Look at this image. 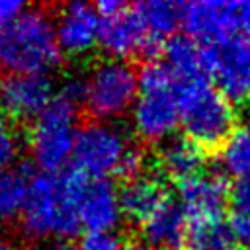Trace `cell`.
Returning a JSON list of instances; mask_svg holds the SVG:
<instances>
[{"label":"cell","instance_id":"34","mask_svg":"<svg viewBox=\"0 0 250 250\" xmlns=\"http://www.w3.org/2000/svg\"><path fill=\"white\" fill-rule=\"evenodd\" d=\"M0 250H12V246H10L6 240H2V238H0Z\"/></svg>","mask_w":250,"mask_h":250},{"label":"cell","instance_id":"15","mask_svg":"<svg viewBox=\"0 0 250 250\" xmlns=\"http://www.w3.org/2000/svg\"><path fill=\"white\" fill-rule=\"evenodd\" d=\"M141 229L146 244L158 250H180L188 229L186 211L180 203L166 199L141 223Z\"/></svg>","mask_w":250,"mask_h":250},{"label":"cell","instance_id":"12","mask_svg":"<svg viewBox=\"0 0 250 250\" xmlns=\"http://www.w3.org/2000/svg\"><path fill=\"white\" fill-rule=\"evenodd\" d=\"M53 23L61 53L80 57L86 55L98 43L100 16L96 8L86 2L64 4L55 16Z\"/></svg>","mask_w":250,"mask_h":250},{"label":"cell","instance_id":"1","mask_svg":"<svg viewBox=\"0 0 250 250\" xmlns=\"http://www.w3.org/2000/svg\"><path fill=\"white\" fill-rule=\"evenodd\" d=\"M84 174L43 172L31 176L29 197L20 217L21 232L31 240L70 238L82 227L76 195Z\"/></svg>","mask_w":250,"mask_h":250},{"label":"cell","instance_id":"5","mask_svg":"<svg viewBox=\"0 0 250 250\" xmlns=\"http://www.w3.org/2000/svg\"><path fill=\"white\" fill-rule=\"evenodd\" d=\"M76 104L57 96L33 121L29 131V154L43 172H59L74 154Z\"/></svg>","mask_w":250,"mask_h":250},{"label":"cell","instance_id":"33","mask_svg":"<svg viewBox=\"0 0 250 250\" xmlns=\"http://www.w3.org/2000/svg\"><path fill=\"white\" fill-rule=\"evenodd\" d=\"M27 250H68L64 246H53V248H39V246H33V248H27Z\"/></svg>","mask_w":250,"mask_h":250},{"label":"cell","instance_id":"27","mask_svg":"<svg viewBox=\"0 0 250 250\" xmlns=\"http://www.w3.org/2000/svg\"><path fill=\"white\" fill-rule=\"evenodd\" d=\"M25 10V4L20 0H0V29L14 23Z\"/></svg>","mask_w":250,"mask_h":250},{"label":"cell","instance_id":"32","mask_svg":"<svg viewBox=\"0 0 250 250\" xmlns=\"http://www.w3.org/2000/svg\"><path fill=\"white\" fill-rule=\"evenodd\" d=\"M244 117H246V121H248V125H250V98L246 100V107H244Z\"/></svg>","mask_w":250,"mask_h":250},{"label":"cell","instance_id":"24","mask_svg":"<svg viewBox=\"0 0 250 250\" xmlns=\"http://www.w3.org/2000/svg\"><path fill=\"white\" fill-rule=\"evenodd\" d=\"M76 250H121V242L113 232H88Z\"/></svg>","mask_w":250,"mask_h":250},{"label":"cell","instance_id":"3","mask_svg":"<svg viewBox=\"0 0 250 250\" xmlns=\"http://www.w3.org/2000/svg\"><path fill=\"white\" fill-rule=\"evenodd\" d=\"M135 133L146 143H166L180 125L178 82L164 62L150 61L139 72V94L131 107Z\"/></svg>","mask_w":250,"mask_h":250},{"label":"cell","instance_id":"22","mask_svg":"<svg viewBox=\"0 0 250 250\" xmlns=\"http://www.w3.org/2000/svg\"><path fill=\"white\" fill-rule=\"evenodd\" d=\"M219 166L236 180L250 176V127L234 129L225 139L219 152Z\"/></svg>","mask_w":250,"mask_h":250},{"label":"cell","instance_id":"28","mask_svg":"<svg viewBox=\"0 0 250 250\" xmlns=\"http://www.w3.org/2000/svg\"><path fill=\"white\" fill-rule=\"evenodd\" d=\"M59 96L78 104L84 100V76H68L64 80V84L61 86Z\"/></svg>","mask_w":250,"mask_h":250},{"label":"cell","instance_id":"30","mask_svg":"<svg viewBox=\"0 0 250 250\" xmlns=\"http://www.w3.org/2000/svg\"><path fill=\"white\" fill-rule=\"evenodd\" d=\"M94 8H96L100 18H107V16H113V14L121 12V10H125V4L119 2V0H102Z\"/></svg>","mask_w":250,"mask_h":250},{"label":"cell","instance_id":"8","mask_svg":"<svg viewBox=\"0 0 250 250\" xmlns=\"http://www.w3.org/2000/svg\"><path fill=\"white\" fill-rule=\"evenodd\" d=\"M207 72L213 74L217 90L227 100L250 98V41L229 37L205 47Z\"/></svg>","mask_w":250,"mask_h":250},{"label":"cell","instance_id":"29","mask_svg":"<svg viewBox=\"0 0 250 250\" xmlns=\"http://www.w3.org/2000/svg\"><path fill=\"white\" fill-rule=\"evenodd\" d=\"M236 27H240L242 33L250 41V2L238 4V10H236Z\"/></svg>","mask_w":250,"mask_h":250},{"label":"cell","instance_id":"4","mask_svg":"<svg viewBox=\"0 0 250 250\" xmlns=\"http://www.w3.org/2000/svg\"><path fill=\"white\" fill-rule=\"evenodd\" d=\"M180 125L186 137L203 148H213L225 143L234 131V109L215 86L203 80L178 84Z\"/></svg>","mask_w":250,"mask_h":250},{"label":"cell","instance_id":"10","mask_svg":"<svg viewBox=\"0 0 250 250\" xmlns=\"http://www.w3.org/2000/svg\"><path fill=\"white\" fill-rule=\"evenodd\" d=\"M80 227L88 232H111L121 223L119 191L104 178L84 176L76 195Z\"/></svg>","mask_w":250,"mask_h":250},{"label":"cell","instance_id":"18","mask_svg":"<svg viewBox=\"0 0 250 250\" xmlns=\"http://www.w3.org/2000/svg\"><path fill=\"white\" fill-rule=\"evenodd\" d=\"M164 64L178 84L203 80L209 74L205 49L197 47L189 37H172L164 45Z\"/></svg>","mask_w":250,"mask_h":250},{"label":"cell","instance_id":"21","mask_svg":"<svg viewBox=\"0 0 250 250\" xmlns=\"http://www.w3.org/2000/svg\"><path fill=\"white\" fill-rule=\"evenodd\" d=\"M31 176L21 168L0 172V221L10 223L21 217L29 197Z\"/></svg>","mask_w":250,"mask_h":250},{"label":"cell","instance_id":"14","mask_svg":"<svg viewBox=\"0 0 250 250\" xmlns=\"http://www.w3.org/2000/svg\"><path fill=\"white\" fill-rule=\"evenodd\" d=\"M98 43L104 53L115 61H125L150 47L148 37L135 10H121L113 16L100 18Z\"/></svg>","mask_w":250,"mask_h":250},{"label":"cell","instance_id":"6","mask_svg":"<svg viewBox=\"0 0 250 250\" xmlns=\"http://www.w3.org/2000/svg\"><path fill=\"white\" fill-rule=\"evenodd\" d=\"M139 94V72L127 61L107 59L84 76V105L98 121L111 123L125 115Z\"/></svg>","mask_w":250,"mask_h":250},{"label":"cell","instance_id":"7","mask_svg":"<svg viewBox=\"0 0 250 250\" xmlns=\"http://www.w3.org/2000/svg\"><path fill=\"white\" fill-rule=\"evenodd\" d=\"M133 146L127 133L115 123L92 121L78 129L72 158L80 174L105 180L113 174L119 176L123 160Z\"/></svg>","mask_w":250,"mask_h":250},{"label":"cell","instance_id":"2","mask_svg":"<svg viewBox=\"0 0 250 250\" xmlns=\"http://www.w3.org/2000/svg\"><path fill=\"white\" fill-rule=\"evenodd\" d=\"M53 18L41 8H27L14 23L0 29V70L4 74H47L61 62Z\"/></svg>","mask_w":250,"mask_h":250},{"label":"cell","instance_id":"17","mask_svg":"<svg viewBox=\"0 0 250 250\" xmlns=\"http://www.w3.org/2000/svg\"><path fill=\"white\" fill-rule=\"evenodd\" d=\"M158 162L164 174L184 182L201 172L205 162V150L188 137H172L158 150Z\"/></svg>","mask_w":250,"mask_h":250},{"label":"cell","instance_id":"26","mask_svg":"<svg viewBox=\"0 0 250 250\" xmlns=\"http://www.w3.org/2000/svg\"><path fill=\"white\" fill-rule=\"evenodd\" d=\"M227 227L232 240H236L242 246H250V215L232 211Z\"/></svg>","mask_w":250,"mask_h":250},{"label":"cell","instance_id":"31","mask_svg":"<svg viewBox=\"0 0 250 250\" xmlns=\"http://www.w3.org/2000/svg\"><path fill=\"white\" fill-rule=\"evenodd\" d=\"M121 250H158V248H154V246H150L146 242H131Z\"/></svg>","mask_w":250,"mask_h":250},{"label":"cell","instance_id":"9","mask_svg":"<svg viewBox=\"0 0 250 250\" xmlns=\"http://www.w3.org/2000/svg\"><path fill=\"white\" fill-rule=\"evenodd\" d=\"M53 102V82L47 74H2L0 115L14 121L37 119Z\"/></svg>","mask_w":250,"mask_h":250},{"label":"cell","instance_id":"16","mask_svg":"<svg viewBox=\"0 0 250 250\" xmlns=\"http://www.w3.org/2000/svg\"><path fill=\"white\" fill-rule=\"evenodd\" d=\"M166 199V188L160 178L148 174H141L127 180L119 191L121 213L137 223H143Z\"/></svg>","mask_w":250,"mask_h":250},{"label":"cell","instance_id":"25","mask_svg":"<svg viewBox=\"0 0 250 250\" xmlns=\"http://www.w3.org/2000/svg\"><path fill=\"white\" fill-rule=\"evenodd\" d=\"M229 197H230V203L236 213L250 215V176L238 178L234 182V186L230 188Z\"/></svg>","mask_w":250,"mask_h":250},{"label":"cell","instance_id":"35","mask_svg":"<svg viewBox=\"0 0 250 250\" xmlns=\"http://www.w3.org/2000/svg\"><path fill=\"white\" fill-rule=\"evenodd\" d=\"M230 250H236V248H230Z\"/></svg>","mask_w":250,"mask_h":250},{"label":"cell","instance_id":"13","mask_svg":"<svg viewBox=\"0 0 250 250\" xmlns=\"http://www.w3.org/2000/svg\"><path fill=\"white\" fill-rule=\"evenodd\" d=\"M180 205L191 219L221 217L229 199L227 182L215 172H197L178 184Z\"/></svg>","mask_w":250,"mask_h":250},{"label":"cell","instance_id":"23","mask_svg":"<svg viewBox=\"0 0 250 250\" xmlns=\"http://www.w3.org/2000/svg\"><path fill=\"white\" fill-rule=\"evenodd\" d=\"M20 148L21 145L14 125L4 115H0V172L14 168L20 156Z\"/></svg>","mask_w":250,"mask_h":250},{"label":"cell","instance_id":"20","mask_svg":"<svg viewBox=\"0 0 250 250\" xmlns=\"http://www.w3.org/2000/svg\"><path fill=\"white\" fill-rule=\"evenodd\" d=\"M232 238L221 217L189 219L182 250H230Z\"/></svg>","mask_w":250,"mask_h":250},{"label":"cell","instance_id":"19","mask_svg":"<svg viewBox=\"0 0 250 250\" xmlns=\"http://www.w3.org/2000/svg\"><path fill=\"white\" fill-rule=\"evenodd\" d=\"M135 14L148 37L150 45L168 39L182 23V6L168 0H146L137 4Z\"/></svg>","mask_w":250,"mask_h":250},{"label":"cell","instance_id":"11","mask_svg":"<svg viewBox=\"0 0 250 250\" xmlns=\"http://www.w3.org/2000/svg\"><path fill=\"white\" fill-rule=\"evenodd\" d=\"M236 2L199 0L182 4V25L191 41L221 43L232 37L236 27Z\"/></svg>","mask_w":250,"mask_h":250}]
</instances>
